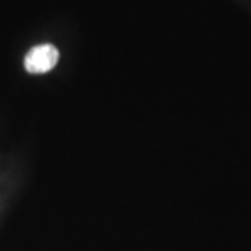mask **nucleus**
<instances>
[{
    "mask_svg": "<svg viewBox=\"0 0 251 251\" xmlns=\"http://www.w3.org/2000/svg\"><path fill=\"white\" fill-rule=\"evenodd\" d=\"M59 60V50L50 44L34 46L24 59V67L31 74L50 72Z\"/></svg>",
    "mask_w": 251,
    "mask_h": 251,
    "instance_id": "nucleus-1",
    "label": "nucleus"
}]
</instances>
